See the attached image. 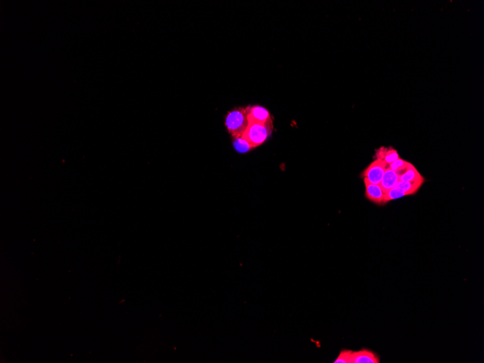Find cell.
<instances>
[{
  "label": "cell",
  "instance_id": "obj_1",
  "mask_svg": "<svg viewBox=\"0 0 484 363\" xmlns=\"http://www.w3.org/2000/svg\"><path fill=\"white\" fill-rule=\"evenodd\" d=\"M249 124L246 108H236L229 112L226 117V126L234 138L243 136Z\"/></svg>",
  "mask_w": 484,
  "mask_h": 363
},
{
  "label": "cell",
  "instance_id": "obj_2",
  "mask_svg": "<svg viewBox=\"0 0 484 363\" xmlns=\"http://www.w3.org/2000/svg\"><path fill=\"white\" fill-rule=\"evenodd\" d=\"M272 123H249L243 138L246 139L253 148L263 144L272 133Z\"/></svg>",
  "mask_w": 484,
  "mask_h": 363
},
{
  "label": "cell",
  "instance_id": "obj_3",
  "mask_svg": "<svg viewBox=\"0 0 484 363\" xmlns=\"http://www.w3.org/2000/svg\"><path fill=\"white\" fill-rule=\"evenodd\" d=\"M389 166L385 162L376 159L364 170L362 176L363 179H366L371 184L379 185L386 168Z\"/></svg>",
  "mask_w": 484,
  "mask_h": 363
},
{
  "label": "cell",
  "instance_id": "obj_4",
  "mask_svg": "<svg viewBox=\"0 0 484 363\" xmlns=\"http://www.w3.org/2000/svg\"><path fill=\"white\" fill-rule=\"evenodd\" d=\"M246 110L249 123H264V124L272 123L270 112L265 107L258 105L250 106L246 107Z\"/></svg>",
  "mask_w": 484,
  "mask_h": 363
},
{
  "label": "cell",
  "instance_id": "obj_5",
  "mask_svg": "<svg viewBox=\"0 0 484 363\" xmlns=\"http://www.w3.org/2000/svg\"><path fill=\"white\" fill-rule=\"evenodd\" d=\"M365 186V196L368 200L377 205H384V192L379 185L371 184L366 179H364Z\"/></svg>",
  "mask_w": 484,
  "mask_h": 363
},
{
  "label": "cell",
  "instance_id": "obj_6",
  "mask_svg": "<svg viewBox=\"0 0 484 363\" xmlns=\"http://www.w3.org/2000/svg\"><path fill=\"white\" fill-rule=\"evenodd\" d=\"M379 356L374 352L368 349H363L359 351H352L351 363H379Z\"/></svg>",
  "mask_w": 484,
  "mask_h": 363
},
{
  "label": "cell",
  "instance_id": "obj_7",
  "mask_svg": "<svg viewBox=\"0 0 484 363\" xmlns=\"http://www.w3.org/2000/svg\"><path fill=\"white\" fill-rule=\"evenodd\" d=\"M376 157L378 160L385 162L389 165L400 158L397 149L391 147H381L379 149H376Z\"/></svg>",
  "mask_w": 484,
  "mask_h": 363
},
{
  "label": "cell",
  "instance_id": "obj_8",
  "mask_svg": "<svg viewBox=\"0 0 484 363\" xmlns=\"http://www.w3.org/2000/svg\"><path fill=\"white\" fill-rule=\"evenodd\" d=\"M398 183V176L392 170H391L389 166L386 168L379 186H381L384 194H386L390 189L395 188Z\"/></svg>",
  "mask_w": 484,
  "mask_h": 363
},
{
  "label": "cell",
  "instance_id": "obj_9",
  "mask_svg": "<svg viewBox=\"0 0 484 363\" xmlns=\"http://www.w3.org/2000/svg\"><path fill=\"white\" fill-rule=\"evenodd\" d=\"M398 178L400 182H411V181L425 180L424 176L417 170L414 165L410 163H409L408 169L406 170V171Z\"/></svg>",
  "mask_w": 484,
  "mask_h": 363
},
{
  "label": "cell",
  "instance_id": "obj_10",
  "mask_svg": "<svg viewBox=\"0 0 484 363\" xmlns=\"http://www.w3.org/2000/svg\"><path fill=\"white\" fill-rule=\"evenodd\" d=\"M425 183V180L423 181H411V182H400L399 181L396 187L400 188L405 192L407 196L414 195L422 187Z\"/></svg>",
  "mask_w": 484,
  "mask_h": 363
},
{
  "label": "cell",
  "instance_id": "obj_11",
  "mask_svg": "<svg viewBox=\"0 0 484 363\" xmlns=\"http://www.w3.org/2000/svg\"><path fill=\"white\" fill-rule=\"evenodd\" d=\"M234 147H235L236 150L240 153H246V152H249L250 149L253 148L249 141L243 138V136L235 138Z\"/></svg>",
  "mask_w": 484,
  "mask_h": 363
},
{
  "label": "cell",
  "instance_id": "obj_12",
  "mask_svg": "<svg viewBox=\"0 0 484 363\" xmlns=\"http://www.w3.org/2000/svg\"><path fill=\"white\" fill-rule=\"evenodd\" d=\"M409 163H410V162L400 158L394 162L393 163L389 165V168L398 176V177H400L408 169Z\"/></svg>",
  "mask_w": 484,
  "mask_h": 363
},
{
  "label": "cell",
  "instance_id": "obj_13",
  "mask_svg": "<svg viewBox=\"0 0 484 363\" xmlns=\"http://www.w3.org/2000/svg\"><path fill=\"white\" fill-rule=\"evenodd\" d=\"M406 194L402 189L398 187L393 188L390 189L389 192L386 193L384 195V205L387 204L390 201L398 200L402 197H406Z\"/></svg>",
  "mask_w": 484,
  "mask_h": 363
},
{
  "label": "cell",
  "instance_id": "obj_14",
  "mask_svg": "<svg viewBox=\"0 0 484 363\" xmlns=\"http://www.w3.org/2000/svg\"><path fill=\"white\" fill-rule=\"evenodd\" d=\"M352 350H342L333 363H351Z\"/></svg>",
  "mask_w": 484,
  "mask_h": 363
}]
</instances>
